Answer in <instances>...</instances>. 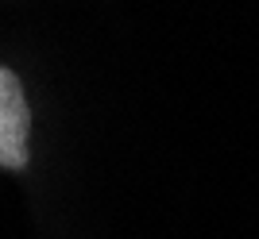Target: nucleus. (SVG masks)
Masks as SVG:
<instances>
[{"label":"nucleus","mask_w":259,"mask_h":239,"mask_svg":"<svg viewBox=\"0 0 259 239\" xmlns=\"http://www.w3.org/2000/svg\"><path fill=\"white\" fill-rule=\"evenodd\" d=\"M31 162V108L20 77L0 66V170H27Z\"/></svg>","instance_id":"1"}]
</instances>
